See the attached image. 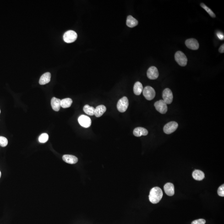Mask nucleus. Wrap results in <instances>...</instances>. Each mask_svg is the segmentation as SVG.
<instances>
[{
    "mask_svg": "<svg viewBox=\"0 0 224 224\" xmlns=\"http://www.w3.org/2000/svg\"><path fill=\"white\" fill-rule=\"evenodd\" d=\"M162 190L158 187L152 188L149 195V200L152 204H156L160 202L163 197Z\"/></svg>",
    "mask_w": 224,
    "mask_h": 224,
    "instance_id": "nucleus-1",
    "label": "nucleus"
},
{
    "mask_svg": "<svg viewBox=\"0 0 224 224\" xmlns=\"http://www.w3.org/2000/svg\"><path fill=\"white\" fill-rule=\"evenodd\" d=\"M129 106V101L127 97L124 96L120 99L117 103V109L119 112H125Z\"/></svg>",
    "mask_w": 224,
    "mask_h": 224,
    "instance_id": "nucleus-2",
    "label": "nucleus"
},
{
    "mask_svg": "<svg viewBox=\"0 0 224 224\" xmlns=\"http://www.w3.org/2000/svg\"><path fill=\"white\" fill-rule=\"evenodd\" d=\"M175 59L179 65L185 67L187 65L188 59L186 55L181 51H178L175 55Z\"/></svg>",
    "mask_w": 224,
    "mask_h": 224,
    "instance_id": "nucleus-3",
    "label": "nucleus"
},
{
    "mask_svg": "<svg viewBox=\"0 0 224 224\" xmlns=\"http://www.w3.org/2000/svg\"><path fill=\"white\" fill-rule=\"evenodd\" d=\"M77 38V34L73 30H68L66 32L63 36V39L65 42L71 43L74 42Z\"/></svg>",
    "mask_w": 224,
    "mask_h": 224,
    "instance_id": "nucleus-4",
    "label": "nucleus"
},
{
    "mask_svg": "<svg viewBox=\"0 0 224 224\" xmlns=\"http://www.w3.org/2000/svg\"><path fill=\"white\" fill-rule=\"evenodd\" d=\"M143 94L145 99L151 101L155 97L156 92L155 89L151 86H147L143 89Z\"/></svg>",
    "mask_w": 224,
    "mask_h": 224,
    "instance_id": "nucleus-5",
    "label": "nucleus"
},
{
    "mask_svg": "<svg viewBox=\"0 0 224 224\" xmlns=\"http://www.w3.org/2000/svg\"><path fill=\"white\" fill-rule=\"evenodd\" d=\"M178 124L177 122L171 121L166 124L164 128V131L166 134H170L177 130Z\"/></svg>",
    "mask_w": 224,
    "mask_h": 224,
    "instance_id": "nucleus-6",
    "label": "nucleus"
},
{
    "mask_svg": "<svg viewBox=\"0 0 224 224\" xmlns=\"http://www.w3.org/2000/svg\"><path fill=\"white\" fill-rule=\"evenodd\" d=\"M162 97L163 101L167 104H170L173 100V95L171 90L168 88H166L163 92Z\"/></svg>",
    "mask_w": 224,
    "mask_h": 224,
    "instance_id": "nucleus-7",
    "label": "nucleus"
},
{
    "mask_svg": "<svg viewBox=\"0 0 224 224\" xmlns=\"http://www.w3.org/2000/svg\"><path fill=\"white\" fill-rule=\"evenodd\" d=\"M156 109L161 114H165L167 111V104L163 100L156 101L155 103Z\"/></svg>",
    "mask_w": 224,
    "mask_h": 224,
    "instance_id": "nucleus-8",
    "label": "nucleus"
},
{
    "mask_svg": "<svg viewBox=\"0 0 224 224\" xmlns=\"http://www.w3.org/2000/svg\"><path fill=\"white\" fill-rule=\"evenodd\" d=\"M78 121L80 125L84 128H89L91 125V119L90 117L85 115H81L79 116L78 118Z\"/></svg>",
    "mask_w": 224,
    "mask_h": 224,
    "instance_id": "nucleus-9",
    "label": "nucleus"
},
{
    "mask_svg": "<svg viewBox=\"0 0 224 224\" xmlns=\"http://www.w3.org/2000/svg\"><path fill=\"white\" fill-rule=\"evenodd\" d=\"M159 76V73L157 68L156 67L152 66L148 69L147 72V76L149 79L155 80L157 79Z\"/></svg>",
    "mask_w": 224,
    "mask_h": 224,
    "instance_id": "nucleus-10",
    "label": "nucleus"
},
{
    "mask_svg": "<svg viewBox=\"0 0 224 224\" xmlns=\"http://www.w3.org/2000/svg\"><path fill=\"white\" fill-rule=\"evenodd\" d=\"M187 47L192 50H197L199 48V44L198 41L194 38L188 39L185 42Z\"/></svg>",
    "mask_w": 224,
    "mask_h": 224,
    "instance_id": "nucleus-11",
    "label": "nucleus"
},
{
    "mask_svg": "<svg viewBox=\"0 0 224 224\" xmlns=\"http://www.w3.org/2000/svg\"><path fill=\"white\" fill-rule=\"evenodd\" d=\"M164 190L168 195L171 196L174 194V187L172 183H166L164 186Z\"/></svg>",
    "mask_w": 224,
    "mask_h": 224,
    "instance_id": "nucleus-12",
    "label": "nucleus"
},
{
    "mask_svg": "<svg viewBox=\"0 0 224 224\" xmlns=\"http://www.w3.org/2000/svg\"><path fill=\"white\" fill-rule=\"evenodd\" d=\"M148 134V132L145 128L142 127L135 128L133 131V134L136 137H139L142 136H146Z\"/></svg>",
    "mask_w": 224,
    "mask_h": 224,
    "instance_id": "nucleus-13",
    "label": "nucleus"
},
{
    "mask_svg": "<svg viewBox=\"0 0 224 224\" xmlns=\"http://www.w3.org/2000/svg\"><path fill=\"white\" fill-rule=\"evenodd\" d=\"M62 159L65 162L69 164H76L78 161V159L76 156L72 155H64Z\"/></svg>",
    "mask_w": 224,
    "mask_h": 224,
    "instance_id": "nucleus-14",
    "label": "nucleus"
},
{
    "mask_svg": "<svg viewBox=\"0 0 224 224\" xmlns=\"http://www.w3.org/2000/svg\"><path fill=\"white\" fill-rule=\"evenodd\" d=\"M51 75L50 72H46L44 73L40 78L39 84L42 85L48 84L51 81Z\"/></svg>",
    "mask_w": 224,
    "mask_h": 224,
    "instance_id": "nucleus-15",
    "label": "nucleus"
},
{
    "mask_svg": "<svg viewBox=\"0 0 224 224\" xmlns=\"http://www.w3.org/2000/svg\"><path fill=\"white\" fill-rule=\"evenodd\" d=\"M61 101L60 99H57L55 97L52 98L51 100V106L55 111H59L61 107Z\"/></svg>",
    "mask_w": 224,
    "mask_h": 224,
    "instance_id": "nucleus-16",
    "label": "nucleus"
},
{
    "mask_svg": "<svg viewBox=\"0 0 224 224\" xmlns=\"http://www.w3.org/2000/svg\"><path fill=\"white\" fill-rule=\"evenodd\" d=\"M106 108L104 105H99L95 108L94 115L96 117H101L106 112Z\"/></svg>",
    "mask_w": 224,
    "mask_h": 224,
    "instance_id": "nucleus-17",
    "label": "nucleus"
},
{
    "mask_svg": "<svg viewBox=\"0 0 224 224\" xmlns=\"http://www.w3.org/2000/svg\"><path fill=\"white\" fill-rule=\"evenodd\" d=\"M138 24V21L131 15L128 16L127 18L126 24L130 28H134Z\"/></svg>",
    "mask_w": 224,
    "mask_h": 224,
    "instance_id": "nucleus-18",
    "label": "nucleus"
},
{
    "mask_svg": "<svg viewBox=\"0 0 224 224\" xmlns=\"http://www.w3.org/2000/svg\"><path fill=\"white\" fill-rule=\"evenodd\" d=\"M193 178L197 181L202 180L205 178V174L204 173L199 170H195L193 171L192 174Z\"/></svg>",
    "mask_w": 224,
    "mask_h": 224,
    "instance_id": "nucleus-19",
    "label": "nucleus"
},
{
    "mask_svg": "<svg viewBox=\"0 0 224 224\" xmlns=\"http://www.w3.org/2000/svg\"><path fill=\"white\" fill-rule=\"evenodd\" d=\"M143 90V86L140 82L138 81L135 83L133 88V90L136 95H140Z\"/></svg>",
    "mask_w": 224,
    "mask_h": 224,
    "instance_id": "nucleus-20",
    "label": "nucleus"
},
{
    "mask_svg": "<svg viewBox=\"0 0 224 224\" xmlns=\"http://www.w3.org/2000/svg\"><path fill=\"white\" fill-rule=\"evenodd\" d=\"M73 101L72 99L70 98H66L62 99L61 101V106L63 108H68L70 107L72 105Z\"/></svg>",
    "mask_w": 224,
    "mask_h": 224,
    "instance_id": "nucleus-21",
    "label": "nucleus"
},
{
    "mask_svg": "<svg viewBox=\"0 0 224 224\" xmlns=\"http://www.w3.org/2000/svg\"><path fill=\"white\" fill-rule=\"evenodd\" d=\"M95 109V108L94 107H91L88 105H85L83 108L84 112L90 116H93L94 115Z\"/></svg>",
    "mask_w": 224,
    "mask_h": 224,
    "instance_id": "nucleus-22",
    "label": "nucleus"
},
{
    "mask_svg": "<svg viewBox=\"0 0 224 224\" xmlns=\"http://www.w3.org/2000/svg\"><path fill=\"white\" fill-rule=\"evenodd\" d=\"M200 6H201L202 8L205 10V11H206L209 13V15H210V16L213 18L216 17V15H215V13H213V12L210 8H209L208 7H207V6L205 5L204 3H201V4H200Z\"/></svg>",
    "mask_w": 224,
    "mask_h": 224,
    "instance_id": "nucleus-23",
    "label": "nucleus"
},
{
    "mask_svg": "<svg viewBox=\"0 0 224 224\" xmlns=\"http://www.w3.org/2000/svg\"><path fill=\"white\" fill-rule=\"evenodd\" d=\"M49 135L46 133H43L40 136L39 138V141L40 143H46L48 140Z\"/></svg>",
    "mask_w": 224,
    "mask_h": 224,
    "instance_id": "nucleus-24",
    "label": "nucleus"
},
{
    "mask_svg": "<svg viewBox=\"0 0 224 224\" xmlns=\"http://www.w3.org/2000/svg\"><path fill=\"white\" fill-rule=\"evenodd\" d=\"M8 144V139L4 137L0 136V145L2 147L7 146Z\"/></svg>",
    "mask_w": 224,
    "mask_h": 224,
    "instance_id": "nucleus-25",
    "label": "nucleus"
},
{
    "mask_svg": "<svg viewBox=\"0 0 224 224\" xmlns=\"http://www.w3.org/2000/svg\"><path fill=\"white\" fill-rule=\"evenodd\" d=\"M218 194L221 197L224 196V184L220 186L217 191Z\"/></svg>",
    "mask_w": 224,
    "mask_h": 224,
    "instance_id": "nucleus-26",
    "label": "nucleus"
},
{
    "mask_svg": "<svg viewBox=\"0 0 224 224\" xmlns=\"http://www.w3.org/2000/svg\"><path fill=\"white\" fill-rule=\"evenodd\" d=\"M206 221L204 219H200L192 222L191 224H205Z\"/></svg>",
    "mask_w": 224,
    "mask_h": 224,
    "instance_id": "nucleus-27",
    "label": "nucleus"
},
{
    "mask_svg": "<svg viewBox=\"0 0 224 224\" xmlns=\"http://www.w3.org/2000/svg\"><path fill=\"white\" fill-rule=\"evenodd\" d=\"M217 35L219 39H220V40H224V35L222 33L220 32H218L217 33Z\"/></svg>",
    "mask_w": 224,
    "mask_h": 224,
    "instance_id": "nucleus-28",
    "label": "nucleus"
},
{
    "mask_svg": "<svg viewBox=\"0 0 224 224\" xmlns=\"http://www.w3.org/2000/svg\"><path fill=\"white\" fill-rule=\"evenodd\" d=\"M219 52H220V53H223L224 52V44H223V45H222L221 46H220V48L219 49Z\"/></svg>",
    "mask_w": 224,
    "mask_h": 224,
    "instance_id": "nucleus-29",
    "label": "nucleus"
},
{
    "mask_svg": "<svg viewBox=\"0 0 224 224\" xmlns=\"http://www.w3.org/2000/svg\"><path fill=\"white\" fill-rule=\"evenodd\" d=\"M1 175H2V173H1V171H0V178H1Z\"/></svg>",
    "mask_w": 224,
    "mask_h": 224,
    "instance_id": "nucleus-30",
    "label": "nucleus"
},
{
    "mask_svg": "<svg viewBox=\"0 0 224 224\" xmlns=\"http://www.w3.org/2000/svg\"><path fill=\"white\" fill-rule=\"evenodd\" d=\"M0 113H1V110H0Z\"/></svg>",
    "mask_w": 224,
    "mask_h": 224,
    "instance_id": "nucleus-31",
    "label": "nucleus"
}]
</instances>
